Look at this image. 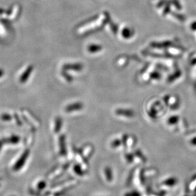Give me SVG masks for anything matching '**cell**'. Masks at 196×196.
<instances>
[{"label": "cell", "instance_id": "6da1fadb", "mask_svg": "<svg viewBox=\"0 0 196 196\" xmlns=\"http://www.w3.org/2000/svg\"><path fill=\"white\" fill-rule=\"evenodd\" d=\"M104 176L106 177V180L108 182H111L113 180V171L112 169L109 167H106L104 168Z\"/></svg>", "mask_w": 196, "mask_h": 196}, {"label": "cell", "instance_id": "7a4b0ae2", "mask_svg": "<svg viewBox=\"0 0 196 196\" xmlns=\"http://www.w3.org/2000/svg\"><path fill=\"white\" fill-rule=\"evenodd\" d=\"M32 70L33 68H31V66H29L25 71V72L23 73V75L21 76V78H20V81H21V83H24V82L27 80V78L29 77V76L31 72V70Z\"/></svg>", "mask_w": 196, "mask_h": 196}, {"label": "cell", "instance_id": "3957f363", "mask_svg": "<svg viewBox=\"0 0 196 196\" xmlns=\"http://www.w3.org/2000/svg\"><path fill=\"white\" fill-rule=\"evenodd\" d=\"M74 171L76 173V175H78L79 176H84L85 175V172L83 169H82L81 166L80 165H78V164L75 166V167H74Z\"/></svg>", "mask_w": 196, "mask_h": 196}, {"label": "cell", "instance_id": "277c9868", "mask_svg": "<svg viewBox=\"0 0 196 196\" xmlns=\"http://www.w3.org/2000/svg\"><path fill=\"white\" fill-rule=\"evenodd\" d=\"M125 157H126V159L127 160V161L128 162V163H132L133 161V157H134V155L132 154H130V153H127V154L125 156Z\"/></svg>", "mask_w": 196, "mask_h": 196}, {"label": "cell", "instance_id": "5b68a950", "mask_svg": "<svg viewBox=\"0 0 196 196\" xmlns=\"http://www.w3.org/2000/svg\"><path fill=\"white\" fill-rule=\"evenodd\" d=\"M124 196H141L140 194L138 192L136 191H132V192H130L127 193Z\"/></svg>", "mask_w": 196, "mask_h": 196}, {"label": "cell", "instance_id": "8992f818", "mask_svg": "<svg viewBox=\"0 0 196 196\" xmlns=\"http://www.w3.org/2000/svg\"><path fill=\"white\" fill-rule=\"evenodd\" d=\"M1 118L3 120H10L11 119V116L8 114H3L1 116Z\"/></svg>", "mask_w": 196, "mask_h": 196}, {"label": "cell", "instance_id": "52a82bcc", "mask_svg": "<svg viewBox=\"0 0 196 196\" xmlns=\"http://www.w3.org/2000/svg\"><path fill=\"white\" fill-rule=\"evenodd\" d=\"M120 145V141H115L113 142L112 143V147L113 148H117Z\"/></svg>", "mask_w": 196, "mask_h": 196}, {"label": "cell", "instance_id": "ba28073f", "mask_svg": "<svg viewBox=\"0 0 196 196\" xmlns=\"http://www.w3.org/2000/svg\"><path fill=\"white\" fill-rule=\"evenodd\" d=\"M45 185H46V184H45V183L44 182V181H41L40 183H39V188L40 189H43L44 187H45Z\"/></svg>", "mask_w": 196, "mask_h": 196}, {"label": "cell", "instance_id": "9c48e42d", "mask_svg": "<svg viewBox=\"0 0 196 196\" xmlns=\"http://www.w3.org/2000/svg\"><path fill=\"white\" fill-rule=\"evenodd\" d=\"M3 74H4V72H3V70L0 69V78H1V76H2L3 75Z\"/></svg>", "mask_w": 196, "mask_h": 196}]
</instances>
